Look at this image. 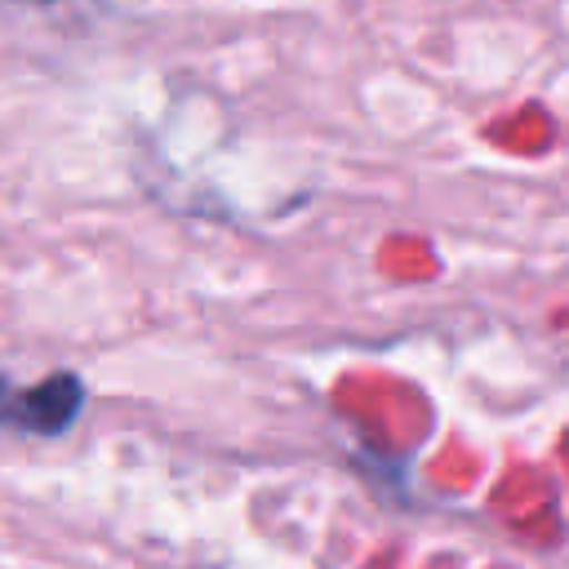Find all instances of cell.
<instances>
[{
    "mask_svg": "<svg viewBox=\"0 0 569 569\" xmlns=\"http://www.w3.org/2000/svg\"><path fill=\"white\" fill-rule=\"evenodd\" d=\"M80 409H84V382L76 373H53V378H44V382H36L27 391H13L4 413H9V422L18 431L53 440V436L76 427Z\"/></svg>",
    "mask_w": 569,
    "mask_h": 569,
    "instance_id": "1",
    "label": "cell"
}]
</instances>
